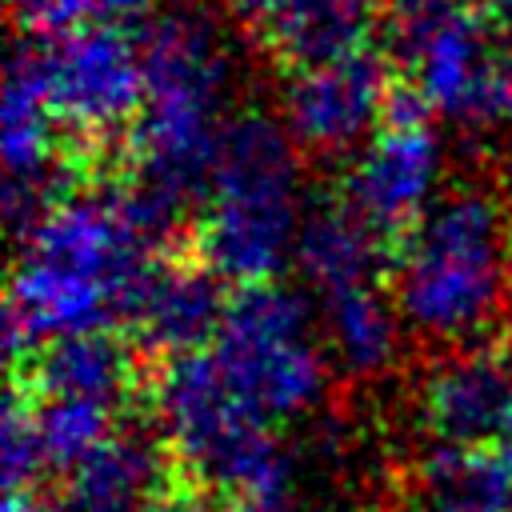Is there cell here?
Wrapping results in <instances>:
<instances>
[{
	"mask_svg": "<svg viewBox=\"0 0 512 512\" xmlns=\"http://www.w3.org/2000/svg\"><path fill=\"white\" fill-rule=\"evenodd\" d=\"M156 240L136 224L120 188L72 192L20 232V256L4 296V348L32 360L40 348L108 332L128 320L132 296L152 272Z\"/></svg>",
	"mask_w": 512,
	"mask_h": 512,
	"instance_id": "obj_1",
	"label": "cell"
},
{
	"mask_svg": "<svg viewBox=\"0 0 512 512\" xmlns=\"http://www.w3.org/2000/svg\"><path fill=\"white\" fill-rule=\"evenodd\" d=\"M144 112L132 132V172L120 184L136 224L160 244L184 208L204 200L228 96V44L204 12H168L140 36Z\"/></svg>",
	"mask_w": 512,
	"mask_h": 512,
	"instance_id": "obj_2",
	"label": "cell"
},
{
	"mask_svg": "<svg viewBox=\"0 0 512 512\" xmlns=\"http://www.w3.org/2000/svg\"><path fill=\"white\" fill-rule=\"evenodd\" d=\"M512 296V212L480 184L444 192L396 244L392 300L436 344H476Z\"/></svg>",
	"mask_w": 512,
	"mask_h": 512,
	"instance_id": "obj_3",
	"label": "cell"
},
{
	"mask_svg": "<svg viewBox=\"0 0 512 512\" xmlns=\"http://www.w3.org/2000/svg\"><path fill=\"white\" fill-rule=\"evenodd\" d=\"M296 152L284 120L268 112H240L228 120L196 220V256L224 284H272L296 256L308 208Z\"/></svg>",
	"mask_w": 512,
	"mask_h": 512,
	"instance_id": "obj_4",
	"label": "cell"
},
{
	"mask_svg": "<svg viewBox=\"0 0 512 512\" xmlns=\"http://www.w3.org/2000/svg\"><path fill=\"white\" fill-rule=\"evenodd\" d=\"M208 356L224 384L272 428L312 412L328 384V348L304 292L236 288Z\"/></svg>",
	"mask_w": 512,
	"mask_h": 512,
	"instance_id": "obj_5",
	"label": "cell"
},
{
	"mask_svg": "<svg viewBox=\"0 0 512 512\" xmlns=\"http://www.w3.org/2000/svg\"><path fill=\"white\" fill-rule=\"evenodd\" d=\"M156 412L168 452L208 488L248 496L292 484V456L216 372L208 348L164 360L156 380Z\"/></svg>",
	"mask_w": 512,
	"mask_h": 512,
	"instance_id": "obj_6",
	"label": "cell"
},
{
	"mask_svg": "<svg viewBox=\"0 0 512 512\" xmlns=\"http://www.w3.org/2000/svg\"><path fill=\"white\" fill-rule=\"evenodd\" d=\"M40 76L56 124L92 148L136 132L144 112V60L140 40L120 28L88 24L40 44Z\"/></svg>",
	"mask_w": 512,
	"mask_h": 512,
	"instance_id": "obj_7",
	"label": "cell"
},
{
	"mask_svg": "<svg viewBox=\"0 0 512 512\" xmlns=\"http://www.w3.org/2000/svg\"><path fill=\"white\" fill-rule=\"evenodd\" d=\"M444 148L428 124H380L344 176L340 200L384 240L400 244L440 200Z\"/></svg>",
	"mask_w": 512,
	"mask_h": 512,
	"instance_id": "obj_8",
	"label": "cell"
},
{
	"mask_svg": "<svg viewBox=\"0 0 512 512\" xmlns=\"http://www.w3.org/2000/svg\"><path fill=\"white\" fill-rule=\"evenodd\" d=\"M400 76L420 88L432 112L464 128H492L512 120L508 44L496 40V20L484 8L444 28Z\"/></svg>",
	"mask_w": 512,
	"mask_h": 512,
	"instance_id": "obj_9",
	"label": "cell"
},
{
	"mask_svg": "<svg viewBox=\"0 0 512 512\" xmlns=\"http://www.w3.org/2000/svg\"><path fill=\"white\" fill-rule=\"evenodd\" d=\"M388 60L380 52H356L348 60L296 72L284 84V128L296 148L316 156H344L364 148L384 124V104L392 88Z\"/></svg>",
	"mask_w": 512,
	"mask_h": 512,
	"instance_id": "obj_10",
	"label": "cell"
},
{
	"mask_svg": "<svg viewBox=\"0 0 512 512\" xmlns=\"http://www.w3.org/2000/svg\"><path fill=\"white\" fill-rule=\"evenodd\" d=\"M416 408L432 444L496 448L512 428V352L464 344L440 356L420 380Z\"/></svg>",
	"mask_w": 512,
	"mask_h": 512,
	"instance_id": "obj_11",
	"label": "cell"
},
{
	"mask_svg": "<svg viewBox=\"0 0 512 512\" xmlns=\"http://www.w3.org/2000/svg\"><path fill=\"white\" fill-rule=\"evenodd\" d=\"M228 300L232 296H224V280L204 264L156 260L144 284L136 288L124 324L148 352L176 360L204 352L216 340Z\"/></svg>",
	"mask_w": 512,
	"mask_h": 512,
	"instance_id": "obj_12",
	"label": "cell"
},
{
	"mask_svg": "<svg viewBox=\"0 0 512 512\" xmlns=\"http://www.w3.org/2000/svg\"><path fill=\"white\" fill-rule=\"evenodd\" d=\"M376 28L380 0H280L260 28V44L288 68V76H296L368 52Z\"/></svg>",
	"mask_w": 512,
	"mask_h": 512,
	"instance_id": "obj_13",
	"label": "cell"
},
{
	"mask_svg": "<svg viewBox=\"0 0 512 512\" xmlns=\"http://www.w3.org/2000/svg\"><path fill=\"white\" fill-rule=\"evenodd\" d=\"M292 260L320 296H332L344 288L376 284L384 264V240L340 196H324L304 208Z\"/></svg>",
	"mask_w": 512,
	"mask_h": 512,
	"instance_id": "obj_14",
	"label": "cell"
},
{
	"mask_svg": "<svg viewBox=\"0 0 512 512\" xmlns=\"http://www.w3.org/2000/svg\"><path fill=\"white\" fill-rule=\"evenodd\" d=\"M28 384L40 400H92L120 408L136 388V356L112 332L68 336L28 360Z\"/></svg>",
	"mask_w": 512,
	"mask_h": 512,
	"instance_id": "obj_15",
	"label": "cell"
},
{
	"mask_svg": "<svg viewBox=\"0 0 512 512\" xmlns=\"http://www.w3.org/2000/svg\"><path fill=\"white\" fill-rule=\"evenodd\" d=\"M404 328L408 324L396 300L380 292V284H360L320 296V332L328 360L352 380H372L388 372L400 356Z\"/></svg>",
	"mask_w": 512,
	"mask_h": 512,
	"instance_id": "obj_16",
	"label": "cell"
},
{
	"mask_svg": "<svg viewBox=\"0 0 512 512\" xmlns=\"http://www.w3.org/2000/svg\"><path fill=\"white\" fill-rule=\"evenodd\" d=\"M160 444L140 432H116L104 448H96L80 468L68 472L64 508L68 512H148L156 496L168 488Z\"/></svg>",
	"mask_w": 512,
	"mask_h": 512,
	"instance_id": "obj_17",
	"label": "cell"
},
{
	"mask_svg": "<svg viewBox=\"0 0 512 512\" xmlns=\"http://www.w3.org/2000/svg\"><path fill=\"white\" fill-rule=\"evenodd\" d=\"M420 512H512V460L500 448L432 444L416 468Z\"/></svg>",
	"mask_w": 512,
	"mask_h": 512,
	"instance_id": "obj_18",
	"label": "cell"
},
{
	"mask_svg": "<svg viewBox=\"0 0 512 512\" xmlns=\"http://www.w3.org/2000/svg\"><path fill=\"white\" fill-rule=\"evenodd\" d=\"M32 424L44 468L68 476L116 436V408L92 400H32Z\"/></svg>",
	"mask_w": 512,
	"mask_h": 512,
	"instance_id": "obj_19",
	"label": "cell"
},
{
	"mask_svg": "<svg viewBox=\"0 0 512 512\" xmlns=\"http://www.w3.org/2000/svg\"><path fill=\"white\" fill-rule=\"evenodd\" d=\"M480 0H380V32L388 44V60L400 72L456 20L472 16Z\"/></svg>",
	"mask_w": 512,
	"mask_h": 512,
	"instance_id": "obj_20",
	"label": "cell"
},
{
	"mask_svg": "<svg viewBox=\"0 0 512 512\" xmlns=\"http://www.w3.org/2000/svg\"><path fill=\"white\" fill-rule=\"evenodd\" d=\"M0 460H4V488H36V480L48 472L36 440V424H32V392H24L20 384L8 392V404H4Z\"/></svg>",
	"mask_w": 512,
	"mask_h": 512,
	"instance_id": "obj_21",
	"label": "cell"
},
{
	"mask_svg": "<svg viewBox=\"0 0 512 512\" xmlns=\"http://www.w3.org/2000/svg\"><path fill=\"white\" fill-rule=\"evenodd\" d=\"M100 12V0H12V20L20 32L52 44L64 40Z\"/></svg>",
	"mask_w": 512,
	"mask_h": 512,
	"instance_id": "obj_22",
	"label": "cell"
},
{
	"mask_svg": "<svg viewBox=\"0 0 512 512\" xmlns=\"http://www.w3.org/2000/svg\"><path fill=\"white\" fill-rule=\"evenodd\" d=\"M224 512H304V508L296 500V484H288V488H264V492L236 496L228 500Z\"/></svg>",
	"mask_w": 512,
	"mask_h": 512,
	"instance_id": "obj_23",
	"label": "cell"
},
{
	"mask_svg": "<svg viewBox=\"0 0 512 512\" xmlns=\"http://www.w3.org/2000/svg\"><path fill=\"white\" fill-rule=\"evenodd\" d=\"M228 8H232V16L236 20H244V24H252L256 32L268 24V16L280 8V0H224Z\"/></svg>",
	"mask_w": 512,
	"mask_h": 512,
	"instance_id": "obj_24",
	"label": "cell"
},
{
	"mask_svg": "<svg viewBox=\"0 0 512 512\" xmlns=\"http://www.w3.org/2000/svg\"><path fill=\"white\" fill-rule=\"evenodd\" d=\"M148 512H208L192 492H164L148 504Z\"/></svg>",
	"mask_w": 512,
	"mask_h": 512,
	"instance_id": "obj_25",
	"label": "cell"
},
{
	"mask_svg": "<svg viewBox=\"0 0 512 512\" xmlns=\"http://www.w3.org/2000/svg\"><path fill=\"white\" fill-rule=\"evenodd\" d=\"M0 512H48V508H44V500L36 496V488H8Z\"/></svg>",
	"mask_w": 512,
	"mask_h": 512,
	"instance_id": "obj_26",
	"label": "cell"
},
{
	"mask_svg": "<svg viewBox=\"0 0 512 512\" xmlns=\"http://www.w3.org/2000/svg\"><path fill=\"white\" fill-rule=\"evenodd\" d=\"M156 0H100V12L104 16H116V20H132V16H144Z\"/></svg>",
	"mask_w": 512,
	"mask_h": 512,
	"instance_id": "obj_27",
	"label": "cell"
},
{
	"mask_svg": "<svg viewBox=\"0 0 512 512\" xmlns=\"http://www.w3.org/2000/svg\"><path fill=\"white\" fill-rule=\"evenodd\" d=\"M480 8H484L496 24H512V0H480Z\"/></svg>",
	"mask_w": 512,
	"mask_h": 512,
	"instance_id": "obj_28",
	"label": "cell"
},
{
	"mask_svg": "<svg viewBox=\"0 0 512 512\" xmlns=\"http://www.w3.org/2000/svg\"><path fill=\"white\" fill-rule=\"evenodd\" d=\"M496 448H500V452H504V456H508V460H512V428H508V432H504V440H500V444H496Z\"/></svg>",
	"mask_w": 512,
	"mask_h": 512,
	"instance_id": "obj_29",
	"label": "cell"
},
{
	"mask_svg": "<svg viewBox=\"0 0 512 512\" xmlns=\"http://www.w3.org/2000/svg\"><path fill=\"white\" fill-rule=\"evenodd\" d=\"M364 512H396V508H384V504H376V508H364Z\"/></svg>",
	"mask_w": 512,
	"mask_h": 512,
	"instance_id": "obj_30",
	"label": "cell"
},
{
	"mask_svg": "<svg viewBox=\"0 0 512 512\" xmlns=\"http://www.w3.org/2000/svg\"><path fill=\"white\" fill-rule=\"evenodd\" d=\"M508 64H512V40H508Z\"/></svg>",
	"mask_w": 512,
	"mask_h": 512,
	"instance_id": "obj_31",
	"label": "cell"
}]
</instances>
